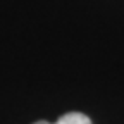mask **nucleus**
<instances>
[{
  "mask_svg": "<svg viewBox=\"0 0 124 124\" xmlns=\"http://www.w3.org/2000/svg\"><path fill=\"white\" fill-rule=\"evenodd\" d=\"M35 124H91L90 117L81 114V112H69L64 114L57 122H46V121H38Z\"/></svg>",
  "mask_w": 124,
  "mask_h": 124,
  "instance_id": "f257e3e1",
  "label": "nucleus"
}]
</instances>
